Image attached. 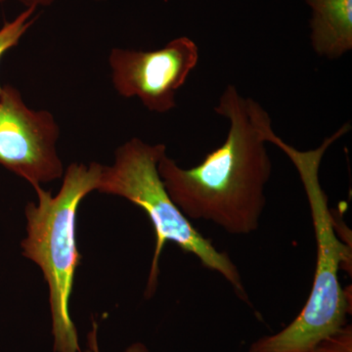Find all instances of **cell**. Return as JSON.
Segmentation results:
<instances>
[{
  "instance_id": "1",
  "label": "cell",
  "mask_w": 352,
  "mask_h": 352,
  "mask_svg": "<svg viewBox=\"0 0 352 352\" xmlns=\"http://www.w3.org/2000/svg\"><path fill=\"white\" fill-rule=\"evenodd\" d=\"M214 112L229 120L223 144L192 168L164 155L157 171L171 200L188 219L210 221L231 235L258 230L272 173L267 148L270 113L228 85Z\"/></svg>"
},
{
  "instance_id": "2",
  "label": "cell",
  "mask_w": 352,
  "mask_h": 352,
  "mask_svg": "<svg viewBox=\"0 0 352 352\" xmlns=\"http://www.w3.org/2000/svg\"><path fill=\"white\" fill-rule=\"evenodd\" d=\"M349 131L351 124H344L309 151L287 144L273 129L268 131L267 142L289 157L302 180L314 222L317 261L311 292L300 314L279 333L252 342L249 352H311L324 338L346 325V315L351 314L347 289H342L339 280L340 270L351 273V247L336 233L332 210L319 178L322 159L329 147Z\"/></svg>"
},
{
  "instance_id": "3",
  "label": "cell",
  "mask_w": 352,
  "mask_h": 352,
  "mask_svg": "<svg viewBox=\"0 0 352 352\" xmlns=\"http://www.w3.org/2000/svg\"><path fill=\"white\" fill-rule=\"evenodd\" d=\"M103 166L73 163L64 171L59 193L36 188L38 205L25 206L27 237L23 256L38 264L50 288L55 352H80L69 302L80 256L76 248V212L83 199L98 186Z\"/></svg>"
},
{
  "instance_id": "4",
  "label": "cell",
  "mask_w": 352,
  "mask_h": 352,
  "mask_svg": "<svg viewBox=\"0 0 352 352\" xmlns=\"http://www.w3.org/2000/svg\"><path fill=\"white\" fill-rule=\"evenodd\" d=\"M166 154L164 144L151 145L131 138L116 150L112 166H103L96 189L100 193L122 197L142 208L154 227L156 248L146 298H152L156 292L160 258L166 243L171 242L183 252L194 254L204 267L219 273L239 298L248 302L239 270L232 259L204 237L168 195L157 171V164Z\"/></svg>"
},
{
  "instance_id": "5",
  "label": "cell",
  "mask_w": 352,
  "mask_h": 352,
  "mask_svg": "<svg viewBox=\"0 0 352 352\" xmlns=\"http://www.w3.org/2000/svg\"><path fill=\"white\" fill-rule=\"evenodd\" d=\"M60 127L47 110H34L11 85L0 92V166L34 189L60 179L64 166L57 152Z\"/></svg>"
},
{
  "instance_id": "6",
  "label": "cell",
  "mask_w": 352,
  "mask_h": 352,
  "mask_svg": "<svg viewBox=\"0 0 352 352\" xmlns=\"http://www.w3.org/2000/svg\"><path fill=\"white\" fill-rule=\"evenodd\" d=\"M199 61V48L182 36L153 51L113 48L109 65L116 91L138 97L147 110L168 113L176 107L175 95Z\"/></svg>"
},
{
  "instance_id": "7",
  "label": "cell",
  "mask_w": 352,
  "mask_h": 352,
  "mask_svg": "<svg viewBox=\"0 0 352 352\" xmlns=\"http://www.w3.org/2000/svg\"><path fill=\"white\" fill-rule=\"evenodd\" d=\"M312 9L311 45L316 54L338 59L352 50V0H307Z\"/></svg>"
},
{
  "instance_id": "8",
  "label": "cell",
  "mask_w": 352,
  "mask_h": 352,
  "mask_svg": "<svg viewBox=\"0 0 352 352\" xmlns=\"http://www.w3.org/2000/svg\"><path fill=\"white\" fill-rule=\"evenodd\" d=\"M36 8H25L15 19L4 23L0 28V61L9 50L18 45L36 21ZM2 87L0 85V92Z\"/></svg>"
},
{
  "instance_id": "9",
  "label": "cell",
  "mask_w": 352,
  "mask_h": 352,
  "mask_svg": "<svg viewBox=\"0 0 352 352\" xmlns=\"http://www.w3.org/2000/svg\"><path fill=\"white\" fill-rule=\"evenodd\" d=\"M311 352H352V326L346 324L320 340Z\"/></svg>"
},
{
  "instance_id": "10",
  "label": "cell",
  "mask_w": 352,
  "mask_h": 352,
  "mask_svg": "<svg viewBox=\"0 0 352 352\" xmlns=\"http://www.w3.org/2000/svg\"><path fill=\"white\" fill-rule=\"evenodd\" d=\"M97 326L96 322L92 324V330L87 335V349L83 352H100L99 351L98 340H97ZM82 352V351H80ZM126 352H149L147 347L142 344H134L126 349Z\"/></svg>"
},
{
  "instance_id": "11",
  "label": "cell",
  "mask_w": 352,
  "mask_h": 352,
  "mask_svg": "<svg viewBox=\"0 0 352 352\" xmlns=\"http://www.w3.org/2000/svg\"><path fill=\"white\" fill-rule=\"evenodd\" d=\"M6 0H0V3L6 2ZM27 8H38V7H48L52 6L57 0H18ZM94 1H104V0H94Z\"/></svg>"
}]
</instances>
